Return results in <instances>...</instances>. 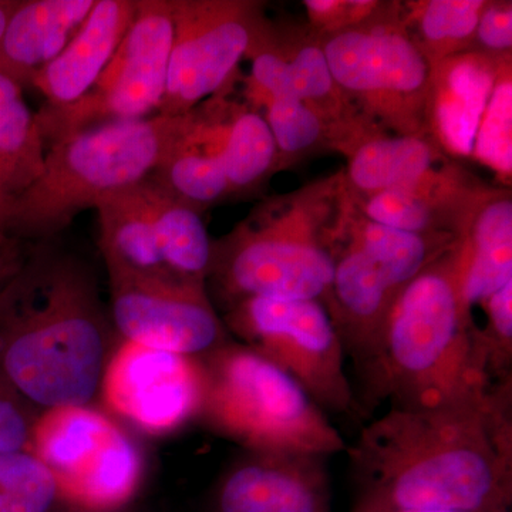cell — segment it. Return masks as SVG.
I'll use <instances>...</instances> for the list:
<instances>
[{"label": "cell", "mask_w": 512, "mask_h": 512, "mask_svg": "<svg viewBox=\"0 0 512 512\" xmlns=\"http://www.w3.org/2000/svg\"><path fill=\"white\" fill-rule=\"evenodd\" d=\"M346 451L356 487L352 512H510L511 377L457 402L390 407Z\"/></svg>", "instance_id": "cell-1"}, {"label": "cell", "mask_w": 512, "mask_h": 512, "mask_svg": "<svg viewBox=\"0 0 512 512\" xmlns=\"http://www.w3.org/2000/svg\"><path fill=\"white\" fill-rule=\"evenodd\" d=\"M57 239L37 242L0 302V372L40 412L92 406L117 343L93 266Z\"/></svg>", "instance_id": "cell-2"}, {"label": "cell", "mask_w": 512, "mask_h": 512, "mask_svg": "<svg viewBox=\"0 0 512 512\" xmlns=\"http://www.w3.org/2000/svg\"><path fill=\"white\" fill-rule=\"evenodd\" d=\"M460 239L404 286L373 362L360 375L367 412L424 409L487 392V352L461 296Z\"/></svg>", "instance_id": "cell-3"}, {"label": "cell", "mask_w": 512, "mask_h": 512, "mask_svg": "<svg viewBox=\"0 0 512 512\" xmlns=\"http://www.w3.org/2000/svg\"><path fill=\"white\" fill-rule=\"evenodd\" d=\"M194 111L89 128L46 148L45 170L0 222L28 242L59 238L82 212L150 177L188 133Z\"/></svg>", "instance_id": "cell-4"}, {"label": "cell", "mask_w": 512, "mask_h": 512, "mask_svg": "<svg viewBox=\"0 0 512 512\" xmlns=\"http://www.w3.org/2000/svg\"><path fill=\"white\" fill-rule=\"evenodd\" d=\"M200 360L198 420L214 433L245 451L329 457L348 448L301 384L255 350L231 339Z\"/></svg>", "instance_id": "cell-5"}, {"label": "cell", "mask_w": 512, "mask_h": 512, "mask_svg": "<svg viewBox=\"0 0 512 512\" xmlns=\"http://www.w3.org/2000/svg\"><path fill=\"white\" fill-rule=\"evenodd\" d=\"M335 256L328 238L298 214L265 205L212 245L207 285L228 311L249 298L325 302Z\"/></svg>", "instance_id": "cell-6"}, {"label": "cell", "mask_w": 512, "mask_h": 512, "mask_svg": "<svg viewBox=\"0 0 512 512\" xmlns=\"http://www.w3.org/2000/svg\"><path fill=\"white\" fill-rule=\"evenodd\" d=\"M96 211L109 276L207 288L214 241L200 212L148 178L110 195Z\"/></svg>", "instance_id": "cell-7"}, {"label": "cell", "mask_w": 512, "mask_h": 512, "mask_svg": "<svg viewBox=\"0 0 512 512\" xmlns=\"http://www.w3.org/2000/svg\"><path fill=\"white\" fill-rule=\"evenodd\" d=\"M28 450L52 474L63 504L73 512H116L143 480L136 441L116 419L92 406L42 410Z\"/></svg>", "instance_id": "cell-8"}, {"label": "cell", "mask_w": 512, "mask_h": 512, "mask_svg": "<svg viewBox=\"0 0 512 512\" xmlns=\"http://www.w3.org/2000/svg\"><path fill=\"white\" fill-rule=\"evenodd\" d=\"M222 320L229 335L284 369L323 412L359 410L345 372V348L325 303L249 298L225 311Z\"/></svg>", "instance_id": "cell-9"}, {"label": "cell", "mask_w": 512, "mask_h": 512, "mask_svg": "<svg viewBox=\"0 0 512 512\" xmlns=\"http://www.w3.org/2000/svg\"><path fill=\"white\" fill-rule=\"evenodd\" d=\"M340 94L400 134H423L433 64L399 23H357L322 43Z\"/></svg>", "instance_id": "cell-10"}, {"label": "cell", "mask_w": 512, "mask_h": 512, "mask_svg": "<svg viewBox=\"0 0 512 512\" xmlns=\"http://www.w3.org/2000/svg\"><path fill=\"white\" fill-rule=\"evenodd\" d=\"M171 43L170 0H138L133 25L92 89L69 106H43L37 111L46 148L79 131L157 114L167 83Z\"/></svg>", "instance_id": "cell-11"}, {"label": "cell", "mask_w": 512, "mask_h": 512, "mask_svg": "<svg viewBox=\"0 0 512 512\" xmlns=\"http://www.w3.org/2000/svg\"><path fill=\"white\" fill-rule=\"evenodd\" d=\"M173 43L157 114L180 117L220 93L265 28L261 8L242 0H170Z\"/></svg>", "instance_id": "cell-12"}, {"label": "cell", "mask_w": 512, "mask_h": 512, "mask_svg": "<svg viewBox=\"0 0 512 512\" xmlns=\"http://www.w3.org/2000/svg\"><path fill=\"white\" fill-rule=\"evenodd\" d=\"M204 389L200 357L120 339L99 394L111 414L143 433L163 436L198 420Z\"/></svg>", "instance_id": "cell-13"}, {"label": "cell", "mask_w": 512, "mask_h": 512, "mask_svg": "<svg viewBox=\"0 0 512 512\" xmlns=\"http://www.w3.org/2000/svg\"><path fill=\"white\" fill-rule=\"evenodd\" d=\"M109 279L110 316L120 339L192 357L231 340L205 286Z\"/></svg>", "instance_id": "cell-14"}, {"label": "cell", "mask_w": 512, "mask_h": 512, "mask_svg": "<svg viewBox=\"0 0 512 512\" xmlns=\"http://www.w3.org/2000/svg\"><path fill=\"white\" fill-rule=\"evenodd\" d=\"M328 458L245 451L222 476L214 512H333Z\"/></svg>", "instance_id": "cell-15"}, {"label": "cell", "mask_w": 512, "mask_h": 512, "mask_svg": "<svg viewBox=\"0 0 512 512\" xmlns=\"http://www.w3.org/2000/svg\"><path fill=\"white\" fill-rule=\"evenodd\" d=\"M333 256L332 282L323 303L360 376L375 359L400 291L355 245L346 242Z\"/></svg>", "instance_id": "cell-16"}, {"label": "cell", "mask_w": 512, "mask_h": 512, "mask_svg": "<svg viewBox=\"0 0 512 512\" xmlns=\"http://www.w3.org/2000/svg\"><path fill=\"white\" fill-rule=\"evenodd\" d=\"M138 0H96L62 53L47 64L32 87L49 107L73 104L92 89L133 25Z\"/></svg>", "instance_id": "cell-17"}, {"label": "cell", "mask_w": 512, "mask_h": 512, "mask_svg": "<svg viewBox=\"0 0 512 512\" xmlns=\"http://www.w3.org/2000/svg\"><path fill=\"white\" fill-rule=\"evenodd\" d=\"M504 64L480 52H461L434 64L427 126L453 156H473L481 117Z\"/></svg>", "instance_id": "cell-18"}, {"label": "cell", "mask_w": 512, "mask_h": 512, "mask_svg": "<svg viewBox=\"0 0 512 512\" xmlns=\"http://www.w3.org/2000/svg\"><path fill=\"white\" fill-rule=\"evenodd\" d=\"M96 0H19L0 39V74L23 90L62 53Z\"/></svg>", "instance_id": "cell-19"}, {"label": "cell", "mask_w": 512, "mask_h": 512, "mask_svg": "<svg viewBox=\"0 0 512 512\" xmlns=\"http://www.w3.org/2000/svg\"><path fill=\"white\" fill-rule=\"evenodd\" d=\"M148 180L175 201L202 212L231 198L211 120L205 110H194L188 133L174 144Z\"/></svg>", "instance_id": "cell-20"}, {"label": "cell", "mask_w": 512, "mask_h": 512, "mask_svg": "<svg viewBox=\"0 0 512 512\" xmlns=\"http://www.w3.org/2000/svg\"><path fill=\"white\" fill-rule=\"evenodd\" d=\"M437 160V148L424 134L370 137L353 148L348 178L366 195L407 190L439 177L434 173Z\"/></svg>", "instance_id": "cell-21"}, {"label": "cell", "mask_w": 512, "mask_h": 512, "mask_svg": "<svg viewBox=\"0 0 512 512\" xmlns=\"http://www.w3.org/2000/svg\"><path fill=\"white\" fill-rule=\"evenodd\" d=\"M46 146L22 87L0 74V214L45 170Z\"/></svg>", "instance_id": "cell-22"}, {"label": "cell", "mask_w": 512, "mask_h": 512, "mask_svg": "<svg viewBox=\"0 0 512 512\" xmlns=\"http://www.w3.org/2000/svg\"><path fill=\"white\" fill-rule=\"evenodd\" d=\"M211 116L231 197L255 191L279 163L278 148L265 117L241 106L231 107L225 114L214 109Z\"/></svg>", "instance_id": "cell-23"}, {"label": "cell", "mask_w": 512, "mask_h": 512, "mask_svg": "<svg viewBox=\"0 0 512 512\" xmlns=\"http://www.w3.org/2000/svg\"><path fill=\"white\" fill-rule=\"evenodd\" d=\"M460 237L424 235L363 220L348 229L346 242L359 248L402 291L417 275L450 251Z\"/></svg>", "instance_id": "cell-24"}, {"label": "cell", "mask_w": 512, "mask_h": 512, "mask_svg": "<svg viewBox=\"0 0 512 512\" xmlns=\"http://www.w3.org/2000/svg\"><path fill=\"white\" fill-rule=\"evenodd\" d=\"M443 188H447L446 181L439 175L419 187L377 192L367 195L362 212L366 220L386 227L414 234H448L439 231L440 208L446 194Z\"/></svg>", "instance_id": "cell-25"}, {"label": "cell", "mask_w": 512, "mask_h": 512, "mask_svg": "<svg viewBox=\"0 0 512 512\" xmlns=\"http://www.w3.org/2000/svg\"><path fill=\"white\" fill-rule=\"evenodd\" d=\"M63 507L52 474L29 450L0 453V512H57Z\"/></svg>", "instance_id": "cell-26"}, {"label": "cell", "mask_w": 512, "mask_h": 512, "mask_svg": "<svg viewBox=\"0 0 512 512\" xmlns=\"http://www.w3.org/2000/svg\"><path fill=\"white\" fill-rule=\"evenodd\" d=\"M485 3L483 0H431L424 3L416 18L421 39L416 43L433 66L458 55L457 50L473 39Z\"/></svg>", "instance_id": "cell-27"}, {"label": "cell", "mask_w": 512, "mask_h": 512, "mask_svg": "<svg viewBox=\"0 0 512 512\" xmlns=\"http://www.w3.org/2000/svg\"><path fill=\"white\" fill-rule=\"evenodd\" d=\"M473 156L501 177L512 171V82L510 64H504L485 107Z\"/></svg>", "instance_id": "cell-28"}, {"label": "cell", "mask_w": 512, "mask_h": 512, "mask_svg": "<svg viewBox=\"0 0 512 512\" xmlns=\"http://www.w3.org/2000/svg\"><path fill=\"white\" fill-rule=\"evenodd\" d=\"M264 103L266 123L282 156H301L325 138V119L305 101L274 97Z\"/></svg>", "instance_id": "cell-29"}, {"label": "cell", "mask_w": 512, "mask_h": 512, "mask_svg": "<svg viewBox=\"0 0 512 512\" xmlns=\"http://www.w3.org/2000/svg\"><path fill=\"white\" fill-rule=\"evenodd\" d=\"M285 57L281 93L276 97H293L305 101L316 111L319 104L336 101V94L340 92L330 74L322 45H305L299 47L292 57Z\"/></svg>", "instance_id": "cell-30"}, {"label": "cell", "mask_w": 512, "mask_h": 512, "mask_svg": "<svg viewBox=\"0 0 512 512\" xmlns=\"http://www.w3.org/2000/svg\"><path fill=\"white\" fill-rule=\"evenodd\" d=\"M481 308L487 313V328L480 329V335L488 376L495 382L512 376V281L485 299Z\"/></svg>", "instance_id": "cell-31"}, {"label": "cell", "mask_w": 512, "mask_h": 512, "mask_svg": "<svg viewBox=\"0 0 512 512\" xmlns=\"http://www.w3.org/2000/svg\"><path fill=\"white\" fill-rule=\"evenodd\" d=\"M39 413L0 372V453L28 450Z\"/></svg>", "instance_id": "cell-32"}, {"label": "cell", "mask_w": 512, "mask_h": 512, "mask_svg": "<svg viewBox=\"0 0 512 512\" xmlns=\"http://www.w3.org/2000/svg\"><path fill=\"white\" fill-rule=\"evenodd\" d=\"M474 37L483 52L507 53L512 46V8L511 3L497 5L485 3L480 19H478ZM487 53V55H488Z\"/></svg>", "instance_id": "cell-33"}, {"label": "cell", "mask_w": 512, "mask_h": 512, "mask_svg": "<svg viewBox=\"0 0 512 512\" xmlns=\"http://www.w3.org/2000/svg\"><path fill=\"white\" fill-rule=\"evenodd\" d=\"M36 244L16 237L0 222V302L22 274Z\"/></svg>", "instance_id": "cell-34"}, {"label": "cell", "mask_w": 512, "mask_h": 512, "mask_svg": "<svg viewBox=\"0 0 512 512\" xmlns=\"http://www.w3.org/2000/svg\"><path fill=\"white\" fill-rule=\"evenodd\" d=\"M19 0H0V39L5 32L10 16L18 8Z\"/></svg>", "instance_id": "cell-35"}, {"label": "cell", "mask_w": 512, "mask_h": 512, "mask_svg": "<svg viewBox=\"0 0 512 512\" xmlns=\"http://www.w3.org/2000/svg\"><path fill=\"white\" fill-rule=\"evenodd\" d=\"M383 512H466V511H454V510H433V508H417V510H392Z\"/></svg>", "instance_id": "cell-36"}, {"label": "cell", "mask_w": 512, "mask_h": 512, "mask_svg": "<svg viewBox=\"0 0 512 512\" xmlns=\"http://www.w3.org/2000/svg\"><path fill=\"white\" fill-rule=\"evenodd\" d=\"M70 512H73V511H70Z\"/></svg>", "instance_id": "cell-37"}]
</instances>
